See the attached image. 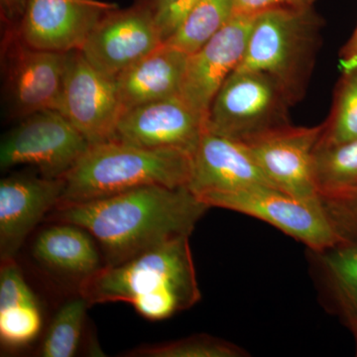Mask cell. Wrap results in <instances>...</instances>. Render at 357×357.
Segmentation results:
<instances>
[{
	"label": "cell",
	"instance_id": "cell-1",
	"mask_svg": "<svg viewBox=\"0 0 357 357\" xmlns=\"http://www.w3.org/2000/svg\"><path fill=\"white\" fill-rule=\"evenodd\" d=\"M208 208L188 187L145 185L105 198L58 204L52 218L86 230L100 243L107 265H116L191 236Z\"/></svg>",
	"mask_w": 357,
	"mask_h": 357
},
{
	"label": "cell",
	"instance_id": "cell-2",
	"mask_svg": "<svg viewBox=\"0 0 357 357\" xmlns=\"http://www.w3.org/2000/svg\"><path fill=\"white\" fill-rule=\"evenodd\" d=\"M190 236L178 237L116 265H105L82 280L89 306L126 302L150 321H162L201 300Z\"/></svg>",
	"mask_w": 357,
	"mask_h": 357
},
{
	"label": "cell",
	"instance_id": "cell-3",
	"mask_svg": "<svg viewBox=\"0 0 357 357\" xmlns=\"http://www.w3.org/2000/svg\"><path fill=\"white\" fill-rule=\"evenodd\" d=\"M192 155L174 148H144L107 141L91 145L66 174L59 204L114 196L145 185L188 187Z\"/></svg>",
	"mask_w": 357,
	"mask_h": 357
},
{
	"label": "cell",
	"instance_id": "cell-4",
	"mask_svg": "<svg viewBox=\"0 0 357 357\" xmlns=\"http://www.w3.org/2000/svg\"><path fill=\"white\" fill-rule=\"evenodd\" d=\"M323 21L311 8H274L256 14L239 70L269 75L297 103L316 63Z\"/></svg>",
	"mask_w": 357,
	"mask_h": 357
},
{
	"label": "cell",
	"instance_id": "cell-5",
	"mask_svg": "<svg viewBox=\"0 0 357 357\" xmlns=\"http://www.w3.org/2000/svg\"><path fill=\"white\" fill-rule=\"evenodd\" d=\"M295 103L269 75L236 70L218 89L204 128L218 135L248 142L290 126L289 110Z\"/></svg>",
	"mask_w": 357,
	"mask_h": 357
},
{
	"label": "cell",
	"instance_id": "cell-6",
	"mask_svg": "<svg viewBox=\"0 0 357 357\" xmlns=\"http://www.w3.org/2000/svg\"><path fill=\"white\" fill-rule=\"evenodd\" d=\"M70 54L33 48L17 30L4 28L2 105L7 119L20 121L43 110L60 112Z\"/></svg>",
	"mask_w": 357,
	"mask_h": 357
},
{
	"label": "cell",
	"instance_id": "cell-7",
	"mask_svg": "<svg viewBox=\"0 0 357 357\" xmlns=\"http://www.w3.org/2000/svg\"><path fill=\"white\" fill-rule=\"evenodd\" d=\"M210 208H222L263 220L304 243L314 253L347 243L335 229L321 199H303L262 187L198 196Z\"/></svg>",
	"mask_w": 357,
	"mask_h": 357
},
{
	"label": "cell",
	"instance_id": "cell-8",
	"mask_svg": "<svg viewBox=\"0 0 357 357\" xmlns=\"http://www.w3.org/2000/svg\"><path fill=\"white\" fill-rule=\"evenodd\" d=\"M18 121L2 138L1 170L30 165L43 177L64 178L91 146L58 110H43Z\"/></svg>",
	"mask_w": 357,
	"mask_h": 357
},
{
	"label": "cell",
	"instance_id": "cell-9",
	"mask_svg": "<svg viewBox=\"0 0 357 357\" xmlns=\"http://www.w3.org/2000/svg\"><path fill=\"white\" fill-rule=\"evenodd\" d=\"M163 42L153 0H139L105 14L79 51L96 69L115 79Z\"/></svg>",
	"mask_w": 357,
	"mask_h": 357
},
{
	"label": "cell",
	"instance_id": "cell-10",
	"mask_svg": "<svg viewBox=\"0 0 357 357\" xmlns=\"http://www.w3.org/2000/svg\"><path fill=\"white\" fill-rule=\"evenodd\" d=\"M60 112L91 145L114 140L124 114L115 79L96 69L79 50L70 54Z\"/></svg>",
	"mask_w": 357,
	"mask_h": 357
},
{
	"label": "cell",
	"instance_id": "cell-11",
	"mask_svg": "<svg viewBox=\"0 0 357 357\" xmlns=\"http://www.w3.org/2000/svg\"><path fill=\"white\" fill-rule=\"evenodd\" d=\"M324 123L287 126L243 142L276 189L303 199L319 198L314 153Z\"/></svg>",
	"mask_w": 357,
	"mask_h": 357
},
{
	"label": "cell",
	"instance_id": "cell-12",
	"mask_svg": "<svg viewBox=\"0 0 357 357\" xmlns=\"http://www.w3.org/2000/svg\"><path fill=\"white\" fill-rule=\"evenodd\" d=\"M119 7L100 0H29L18 26L21 39L40 50H82L105 14Z\"/></svg>",
	"mask_w": 357,
	"mask_h": 357
},
{
	"label": "cell",
	"instance_id": "cell-13",
	"mask_svg": "<svg viewBox=\"0 0 357 357\" xmlns=\"http://www.w3.org/2000/svg\"><path fill=\"white\" fill-rule=\"evenodd\" d=\"M255 16H232L208 43L188 57L180 96L204 119L218 89L243 61Z\"/></svg>",
	"mask_w": 357,
	"mask_h": 357
},
{
	"label": "cell",
	"instance_id": "cell-14",
	"mask_svg": "<svg viewBox=\"0 0 357 357\" xmlns=\"http://www.w3.org/2000/svg\"><path fill=\"white\" fill-rule=\"evenodd\" d=\"M206 119L177 96L126 110L114 140L144 148H174L192 155Z\"/></svg>",
	"mask_w": 357,
	"mask_h": 357
},
{
	"label": "cell",
	"instance_id": "cell-15",
	"mask_svg": "<svg viewBox=\"0 0 357 357\" xmlns=\"http://www.w3.org/2000/svg\"><path fill=\"white\" fill-rule=\"evenodd\" d=\"M271 187L248 146L204 129L192 155L190 190L197 196Z\"/></svg>",
	"mask_w": 357,
	"mask_h": 357
},
{
	"label": "cell",
	"instance_id": "cell-16",
	"mask_svg": "<svg viewBox=\"0 0 357 357\" xmlns=\"http://www.w3.org/2000/svg\"><path fill=\"white\" fill-rule=\"evenodd\" d=\"M65 178L13 175L0 182V258L15 257L27 236L62 199Z\"/></svg>",
	"mask_w": 357,
	"mask_h": 357
},
{
	"label": "cell",
	"instance_id": "cell-17",
	"mask_svg": "<svg viewBox=\"0 0 357 357\" xmlns=\"http://www.w3.org/2000/svg\"><path fill=\"white\" fill-rule=\"evenodd\" d=\"M189 55L162 44L115 79L124 112L180 96Z\"/></svg>",
	"mask_w": 357,
	"mask_h": 357
},
{
	"label": "cell",
	"instance_id": "cell-18",
	"mask_svg": "<svg viewBox=\"0 0 357 357\" xmlns=\"http://www.w3.org/2000/svg\"><path fill=\"white\" fill-rule=\"evenodd\" d=\"M33 255L42 264L84 279L100 266V257L86 230L60 222L43 230L33 245Z\"/></svg>",
	"mask_w": 357,
	"mask_h": 357
},
{
	"label": "cell",
	"instance_id": "cell-19",
	"mask_svg": "<svg viewBox=\"0 0 357 357\" xmlns=\"http://www.w3.org/2000/svg\"><path fill=\"white\" fill-rule=\"evenodd\" d=\"M234 15L232 0H199L163 44L192 55L208 43Z\"/></svg>",
	"mask_w": 357,
	"mask_h": 357
},
{
	"label": "cell",
	"instance_id": "cell-20",
	"mask_svg": "<svg viewBox=\"0 0 357 357\" xmlns=\"http://www.w3.org/2000/svg\"><path fill=\"white\" fill-rule=\"evenodd\" d=\"M317 255L328 287L349 323L357 317V243L337 244Z\"/></svg>",
	"mask_w": 357,
	"mask_h": 357
},
{
	"label": "cell",
	"instance_id": "cell-21",
	"mask_svg": "<svg viewBox=\"0 0 357 357\" xmlns=\"http://www.w3.org/2000/svg\"><path fill=\"white\" fill-rule=\"evenodd\" d=\"M332 110L324 122L317 146H333L357 139V64L342 68Z\"/></svg>",
	"mask_w": 357,
	"mask_h": 357
},
{
	"label": "cell",
	"instance_id": "cell-22",
	"mask_svg": "<svg viewBox=\"0 0 357 357\" xmlns=\"http://www.w3.org/2000/svg\"><path fill=\"white\" fill-rule=\"evenodd\" d=\"M314 174L319 195L357 185V139L317 146Z\"/></svg>",
	"mask_w": 357,
	"mask_h": 357
},
{
	"label": "cell",
	"instance_id": "cell-23",
	"mask_svg": "<svg viewBox=\"0 0 357 357\" xmlns=\"http://www.w3.org/2000/svg\"><path fill=\"white\" fill-rule=\"evenodd\" d=\"M89 303L83 296L69 301L61 307L52 321L42 344L44 357H70L76 354L81 340Z\"/></svg>",
	"mask_w": 357,
	"mask_h": 357
},
{
	"label": "cell",
	"instance_id": "cell-24",
	"mask_svg": "<svg viewBox=\"0 0 357 357\" xmlns=\"http://www.w3.org/2000/svg\"><path fill=\"white\" fill-rule=\"evenodd\" d=\"M241 347L210 335H199L165 344L137 347L126 356L130 357H243Z\"/></svg>",
	"mask_w": 357,
	"mask_h": 357
},
{
	"label": "cell",
	"instance_id": "cell-25",
	"mask_svg": "<svg viewBox=\"0 0 357 357\" xmlns=\"http://www.w3.org/2000/svg\"><path fill=\"white\" fill-rule=\"evenodd\" d=\"M38 305H18L0 310V338L2 344L20 347L30 344L41 330Z\"/></svg>",
	"mask_w": 357,
	"mask_h": 357
},
{
	"label": "cell",
	"instance_id": "cell-26",
	"mask_svg": "<svg viewBox=\"0 0 357 357\" xmlns=\"http://www.w3.org/2000/svg\"><path fill=\"white\" fill-rule=\"evenodd\" d=\"M319 199L340 236L357 243V185L323 192Z\"/></svg>",
	"mask_w": 357,
	"mask_h": 357
},
{
	"label": "cell",
	"instance_id": "cell-27",
	"mask_svg": "<svg viewBox=\"0 0 357 357\" xmlns=\"http://www.w3.org/2000/svg\"><path fill=\"white\" fill-rule=\"evenodd\" d=\"M37 304L14 258L1 260L0 267V310L18 305Z\"/></svg>",
	"mask_w": 357,
	"mask_h": 357
},
{
	"label": "cell",
	"instance_id": "cell-28",
	"mask_svg": "<svg viewBox=\"0 0 357 357\" xmlns=\"http://www.w3.org/2000/svg\"><path fill=\"white\" fill-rule=\"evenodd\" d=\"M316 0H232L234 13L255 15L274 8H311Z\"/></svg>",
	"mask_w": 357,
	"mask_h": 357
},
{
	"label": "cell",
	"instance_id": "cell-29",
	"mask_svg": "<svg viewBox=\"0 0 357 357\" xmlns=\"http://www.w3.org/2000/svg\"><path fill=\"white\" fill-rule=\"evenodd\" d=\"M199 1V0H178L177 3L167 13L166 15L162 18L159 23L164 40L168 38L175 31L176 28L180 25L185 16L187 15V13Z\"/></svg>",
	"mask_w": 357,
	"mask_h": 357
},
{
	"label": "cell",
	"instance_id": "cell-30",
	"mask_svg": "<svg viewBox=\"0 0 357 357\" xmlns=\"http://www.w3.org/2000/svg\"><path fill=\"white\" fill-rule=\"evenodd\" d=\"M29 0H0L2 25L17 29L24 17Z\"/></svg>",
	"mask_w": 357,
	"mask_h": 357
},
{
	"label": "cell",
	"instance_id": "cell-31",
	"mask_svg": "<svg viewBox=\"0 0 357 357\" xmlns=\"http://www.w3.org/2000/svg\"><path fill=\"white\" fill-rule=\"evenodd\" d=\"M342 68L351 67L357 64V25L354 33L340 51Z\"/></svg>",
	"mask_w": 357,
	"mask_h": 357
},
{
	"label": "cell",
	"instance_id": "cell-32",
	"mask_svg": "<svg viewBox=\"0 0 357 357\" xmlns=\"http://www.w3.org/2000/svg\"><path fill=\"white\" fill-rule=\"evenodd\" d=\"M178 0H153L155 10H156L157 20L158 22L162 20V18L166 15L167 13L170 10L171 8Z\"/></svg>",
	"mask_w": 357,
	"mask_h": 357
},
{
	"label": "cell",
	"instance_id": "cell-33",
	"mask_svg": "<svg viewBox=\"0 0 357 357\" xmlns=\"http://www.w3.org/2000/svg\"><path fill=\"white\" fill-rule=\"evenodd\" d=\"M349 325L351 326L352 332L354 333V337H356V356H357V317L351 321H349Z\"/></svg>",
	"mask_w": 357,
	"mask_h": 357
}]
</instances>
